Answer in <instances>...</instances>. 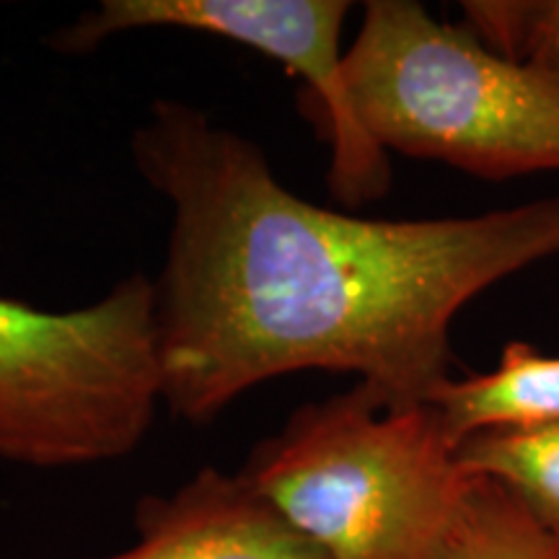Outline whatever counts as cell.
<instances>
[{"mask_svg": "<svg viewBox=\"0 0 559 559\" xmlns=\"http://www.w3.org/2000/svg\"><path fill=\"white\" fill-rule=\"evenodd\" d=\"M132 164L171 210L156 332L164 407L210 425L300 370L355 376L389 404L449 383L453 321L559 257V198L456 218H360L304 200L254 140L160 96Z\"/></svg>", "mask_w": 559, "mask_h": 559, "instance_id": "1", "label": "cell"}, {"mask_svg": "<svg viewBox=\"0 0 559 559\" xmlns=\"http://www.w3.org/2000/svg\"><path fill=\"white\" fill-rule=\"evenodd\" d=\"M239 472L326 559H443L477 481L436 404L366 383L300 404Z\"/></svg>", "mask_w": 559, "mask_h": 559, "instance_id": "2", "label": "cell"}, {"mask_svg": "<svg viewBox=\"0 0 559 559\" xmlns=\"http://www.w3.org/2000/svg\"><path fill=\"white\" fill-rule=\"evenodd\" d=\"M349 107L386 153L477 179L559 171V83L417 0H370L345 50Z\"/></svg>", "mask_w": 559, "mask_h": 559, "instance_id": "3", "label": "cell"}, {"mask_svg": "<svg viewBox=\"0 0 559 559\" xmlns=\"http://www.w3.org/2000/svg\"><path fill=\"white\" fill-rule=\"evenodd\" d=\"M164 407L153 280L45 311L0 296V461L81 469L135 453Z\"/></svg>", "mask_w": 559, "mask_h": 559, "instance_id": "4", "label": "cell"}, {"mask_svg": "<svg viewBox=\"0 0 559 559\" xmlns=\"http://www.w3.org/2000/svg\"><path fill=\"white\" fill-rule=\"evenodd\" d=\"M345 0H102L52 34L58 52L83 55L124 32L179 29L221 37L267 55L306 81L330 140L326 185L347 207L381 200L391 158L355 120L345 86Z\"/></svg>", "mask_w": 559, "mask_h": 559, "instance_id": "5", "label": "cell"}, {"mask_svg": "<svg viewBox=\"0 0 559 559\" xmlns=\"http://www.w3.org/2000/svg\"><path fill=\"white\" fill-rule=\"evenodd\" d=\"M96 559H326L241 477L215 466L135 508V542Z\"/></svg>", "mask_w": 559, "mask_h": 559, "instance_id": "6", "label": "cell"}, {"mask_svg": "<svg viewBox=\"0 0 559 559\" xmlns=\"http://www.w3.org/2000/svg\"><path fill=\"white\" fill-rule=\"evenodd\" d=\"M456 443L481 430L559 423V355L510 342L489 373L451 379L432 396Z\"/></svg>", "mask_w": 559, "mask_h": 559, "instance_id": "7", "label": "cell"}, {"mask_svg": "<svg viewBox=\"0 0 559 559\" xmlns=\"http://www.w3.org/2000/svg\"><path fill=\"white\" fill-rule=\"evenodd\" d=\"M472 477L498 481L559 531V423L481 430L459 443Z\"/></svg>", "mask_w": 559, "mask_h": 559, "instance_id": "8", "label": "cell"}, {"mask_svg": "<svg viewBox=\"0 0 559 559\" xmlns=\"http://www.w3.org/2000/svg\"><path fill=\"white\" fill-rule=\"evenodd\" d=\"M443 559H559V531L508 487L477 477Z\"/></svg>", "mask_w": 559, "mask_h": 559, "instance_id": "9", "label": "cell"}, {"mask_svg": "<svg viewBox=\"0 0 559 559\" xmlns=\"http://www.w3.org/2000/svg\"><path fill=\"white\" fill-rule=\"evenodd\" d=\"M461 16L489 50L559 83V0H464Z\"/></svg>", "mask_w": 559, "mask_h": 559, "instance_id": "10", "label": "cell"}]
</instances>
